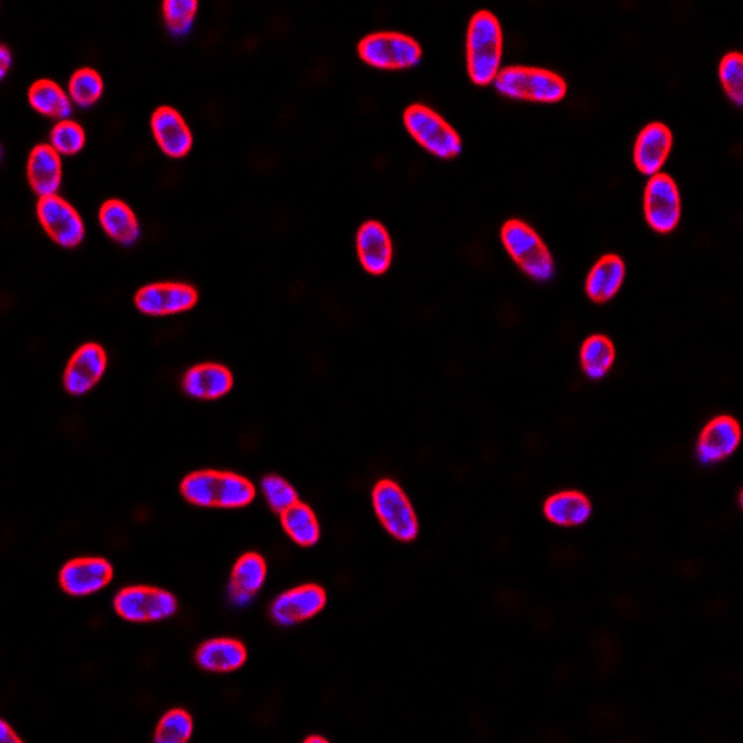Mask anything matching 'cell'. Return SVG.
Segmentation results:
<instances>
[{
  "mask_svg": "<svg viewBox=\"0 0 743 743\" xmlns=\"http://www.w3.org/2000/svg\"><path fill=\"white\" fill-rule=\"evenodd\" d=\"M404 123L407 133L427 153L443 161H452L462 155V136L435 110L427 109L424 104H411L404 112Z\"/></svg>",
  "mask_w": 743,
  "mask_h": 743,
  "instance_id": "cell-5",
  "label": "cell"
},
{
  "mask_svg": "<svg viewBox=\"0 0 743 743\" xmlns=\"http://www.w3.org/2000/svg\"><path fill=\"white\" fill-rule=\"evenodd\" d=\"M328 602V594L322 586L306 584L279 595L270 606V617L281 627H292L318 616Z\"/></svg>",
  "mask_w": 743,
  "mask_h": 743,
  "instance_id": "cell-12",
  "label": "cell"
},
{
  "mask_svg": "<svg viewBox=\"0 0 743 743\" xmlns=\"http://www.w3.org/2000/svg\"><path fill=\"white\" fill-rule=\"evenodd\" d=\"M543 513L553 525L572 528L588 523L594 504L580 491H559L545 502Z\"/></svg>",
  "mask_w": 743,
  "mask_h": 743,
  "instance_id": "cell-24",
  "label": "cell"
},
{
  "mask_svg": "<svg viewBox=\"0 0 743 743\" xmlns=\"http://www.w3.org/2000/svg\"><path fill=\"white\" fill-rule=\"evenodd\" d=\"M199 295L186 282H153L134 296V306L149 317H169L190 311L197 306Z\"/></svg>",
  "mask_w": 743,
  "mask_h": 743,
  "instance_id": "cell-11",
  "label": "cell"
},
{
  "mask_svg": "<svg viewBox=\"0 0 743 743\" xmlns=\"http://www.w3.org/2000/svg\"><path fill=\"white\" fill-rule=\"evenodd\" d=\"M616 363V347L605 334H594L586 339L580 350V364L589 380L599 381L608 375Z\"/></svg>",
  "mask_w": 743,
  "mask_h": 743,
  "instance_id": "cell-27",
  "label": "cell"
},
{
  "mask_svg": "<svg viewBox=\"0 0 743 743\" xmlns=\"http://www.w3.org/2000/svg\"><path fill=\"white\" fill-rule=\"evenodd\" d=\"M0 740L4 743H19L21 742V737L16 734V732H12V729L8 726V723H0Z\"/></svg>",
  "mask_w": 743,
  "mask_h": 743,
  "instance_id": "cell-36",
  "label": "cell"
},
{
  "mask_svg": "<svg viewBox=\"0 0 743 743\" xmlns=\"http://www.w3.org/2000/svg\"><path fill=\"white\" fill-rule=\"evenodd\" d=\"M194 721L186 710H169L162 715L155 731L156 743H185L192 737Z\"/></svg>",
  "mask_w": 743,
  "mask_h": 743,
  "instance_id": "cell-29",
  "label": "cell"
},
{
  "mask_svg": "<svg viewBox=\"0 0 743 743\" xmlns=\"http://www.w3.org/2000/svg\"><path fill=\"white\" fill-rule=\"evenodd\" d=\"M720 81L726 97L731 99L737 109L743 106V56L740 52H729L723 56L720 64Z\"/></svg>",
  "mask_w": 743,
  "mask_h": 743,
  "instance_id": "cell-31",
  "label": "cell"
},
{
  "mask_svg": "<svg viewBox=\"0 0 743 743\" xmlns=\"http://www.w3.org/2000/svg\"><path fill=\"white\" fill-rule=\"evenodd\" d=\"M233 374L224 364L203 363L186 372L183 391L196 400H218L231 391Z\"/></svg>",
  "mask_w": 743,
  "mask_h": 743,
  "instance_id": "cell-21",
  "label": "cell"
},
{
  "mask_svg": "<svg viewBox=\"0 0 743 743\" xmlns=\"http://www.w3.org/2000/svg\"><path fill=\"white\" fill-rule=\"evenodd\" d=\"M493 84L504 97L526 103H559L567 95V82L558 73L526 65L504 68Z\"/></svg>",
  "mask_w": 743,
  "mask_h": 743,
  "instance_id": "cell-3",
  "label": "cell"
},
{
  "mask_svg": "<svg viewBox=\"0 0 743 743\" xmlns=\"http://www.w3.org/2000/svg\"><path fill=\"white\" fill-rule=\"evenodd\" d=\"M742 443V426L734 416H715L703 427L698 441V460L703 465L729 460Z\"/></svg>",
  "mask_w": 743,
  "mask_h": 743,
  "instance_id": "cell-14",
  "label": "cell"
},
{
  "mask_svg": "<svg viewBox=\"0 0 743 743\" xmlns=\"http://www.w3.org/2000/svg\"><path fill=\"white\" fill-rule=\"evenodd\" d=\"M196 12L197 0H166L162 4V13H164L167 30L177 38L190 32Z\"/></svg>",
  "mask_w": 743,
  "mask_h": 743,
  "instance_id": "cell-32",
  "label": "cell"
},
{
  "mask_svg": "<svg viewBox=\"0 0 743 743\" xmlns=\"http://www.w3.org/2000/svg\"><path fill=\"white\" fill-rule=\"evenodd\" d=\"M375 515L394 539L415 541L419 537V519L405 491L394 479H380L372 491Z\"/></svg>",
  "mask_w": 743,
  "mask_h": 743,
  "instance_id": "cell-7",
  "label": "cell"
},
{
  "mask_svg": "<svg viewBox=\"0 0 743 743\" xmlns=\"http://www.w3.org/2000/svg\"><path fill=\"white\" fill-rule=\"evenodd\" d=\"M359 56L375 70L402 71L421 64L422 47L411 35L375 32L359 41Z\"/></svg>",
  "mask_w": 743,
  "mask_h": 743,
  "instance_id": "cell-6",
  "label": "cell"
},
{
  "mask_svg": "<svg viewBox=\"0 0 743 743\" xmlns=\"http://www.w3.org/2000/svg\"><path fill=\"white\" fill-rule=\"evenodd\" d=\"M504 35L495 13L476 12L467 30V70L476 86H489L502 70Z\"/></svg>",
  "mask_w": 743,
  "mask_h": 743,
  "instance_id": "cell-2",
  "label": "cell"
},
{
  "mask_svg": "<svg viewBox=\"0 0 743 743\" xmlns=\"http://www.w3.org/2000/svg\"><path fill=\"white\" fill-rule=\"evenodd\" d=\"M673 134L663 123H649L634 145V164L640 174L652 177L660 174L663 164L671 155Z\"/></svg>",
  "mask_w": 743,
  "mask_h": 743,
  "instance_id": "cell-17",
  "label": "cell"
},
{
  "mask_svg": "<svg viewBox=\"0 0 743 743\" xmlns=\"http://www.w3.org/2000/svg\"><path fill=\"white\" fill-rule=\"evenodd\" d=\"M35 213H38L43 231L49 235L52 242L65 249L81 246L84 233H86L84 221H82L81 214L76 213L75 207L65 202L64 197H40Z\"/></svg>",
  "mask_w": 743,
  "mask_h": 743,
  "instance_id": "cell-10",
  "label": "cell"
},
{
  "mask_svg": "<svg viewBox=\"0 0 743 743\" xmlns=\"http://www.w3.org/2000/svg\"><path fill=\"white\" fill-rule=\"evenodd\" d=\"M10 64H12V54H10V49L7 45L0 47V79L7 76L8 70H10Z\"/></svg>",
  "mask_w": 743,
  "mask_h": 743,
  "instance_id": "cell-35",
  "label": "cell"
},
{
  "mask_svg": "<svg viewBox=\"0 0 743 743\" xmlns=\"http://www.w3.org/2000/svg\"><path fill=\"white\" fill-rule=\"evenodd\" d=\"M260 491H262L268 506L271 507V512L279 513V515L295 506L296 502H300L298 501V491L287 479L277 476V474L265 476L260 482Z\"/></svg>",
  "mask_w": 743,
  "mask_h": 743,
  "instance_id": "cell-33",
  "label": "cell"
},
{
  "mask_svg": "<svg viewBox=\"0 0 743 743\" xmlns=\"http://www.w3.org/2000/svg\"><path fill=\"white\" fill-rule=\"evenodd\" d=\"M68 90H70L71 101H75V104H79L82 109H87V106L97 103L103 95V79L97 71L90 70V68L79 70L71 76Z\"/></svg>",
  "mask_w": 743,
  "mask_h": 743,
  "instance_id": "cell-30",
  "label": "cell"
},
{
  "mask_svg": "<svg viewBox=\"0 0 743 743\" xmlns=\"http://www.w3.org/2000/svg\"><path fill=\"white\" fill-rule=\"evenodd\" d=\"M312 742H320V743H326L328 740L326 737H320V736H309L306 740V743H312Z\"/></svg>",
  "mask_w": 743,
  "mask_h": 743,
  "instance_id": "cell-37",
  "label": "cell"
},
{
  "mask_svg": "<svg viewBox=\"0 0 743 743\" xmlns=\"http://www.w3.org/2000/svg\"><path fill=\"white\" fill-rule=\"evenodd\" d=\"M103 231L120 246H133L140 237V224L133 208L122 199H109L99 210Z\"/></svg>",
  "mask_w": 743,
  "mask_h": 743,
  "instance_id": "cell-25",
  "label": "cell"
},
{
  "mask_svg": "<svg viewBox=\"0 0 743 743\" xmlns=\"http://www.w3.org/2000/svg\"><path fill=\"white\" fill-rule=\"evenodd\" d=\"M114 578V567L103 558L71 559L59 575L60 588L71 597H87L106 588Z\"/></svg>",
  "mask_w": 743,
  "mask_h": 743,
  "instance_id": "cell-13",
  "label": "cell"
},
{
  "mask_svg": "<svg viewBox=\"0 0 743 743\" xmlns=\"http://www.w3.org/2000/svg\"><path fill=\"white\" fill-rule=\"evenodd\" d=\"M627 266L619 255L608 254L595 262L586 279V292L595 303H608L621 290Z\"/></svg>",
  "mask_w": 743,
  "mask_h": 743,
  "instance_id": "cell-22",
  "label": "cell"
},
{
  "mask_svg": "<svg viewBox=\"0 0 743 743\" xmlns=\"http://www.w3.org/2000/svg\"><path fill=\"white\" fill-rule=\"evenodd\" d=\"M502 244L513 262L534 281H550L556 271L553 254L530 225L520 219H509L502 225Z\"/></svg>",
  "mask_w": 743,
  "mask_h": 743,
  "instance_id": "cell-4",
  "label": "cell"
},
{
  "mask_svg": "<svg viewBox=\"0 0 743 743\" xmlns=\"http://www.w3.org/2000/svg\"><path fill=\"white\" fill-rule=\"evenodd\" d=\"M281 525L300 547H314L320 541L317 515L303 502H296L295 506L281 513Z\"/></svg>",
  "mask_w": 743,
  "mask_h": 743,
  "instance_id": "cell-28",
  "label": "cell"
},
{
  "mask_svg": "<svg viewBox=\"0 0 743 743\" xmlns=\"http://www.w3.org/2000/svg\"><path fill=\"white\" fill-rule=\"evenodd\" d=\"M84 144H86V133L79 123L64 120L52 127L51 145L59 151L60 155H76L81 153Z\"/></svg>",
  "mask_w": 743,
  "mask_h": 743,
  "instance_id": "cell-34",
  "label": "cell"
},
{
  "mask_svg": "<svg viewBox=\"0 0 743 743\" xmlns=\"http://www.w3.org/2000/svg\"><path fill=\"white\" fill-rule=\"evenodd\" d=\"M359 260L364 270L372 276H383L392 265L391 235L380 221H364L359 227L358 238Z\"/></svg>",
  "mask_w": 743,
  "mask_h": 743,
  "instance_id": "cell-18",
  "label": "cell"
},
{
  "mask_svg": "<svg viewBox=\"0 0 743 743\" xmlns=\"http://www.w3.org/2000/svg\"><path fill=\"white\" fill-rule=\"evenodd\" d=\"M151 128L156 144L169 158H183L194 145V136L185 120L172 106H161L153 112Z\"/></svg>",
  "mask_w": 743,
  "mask_h": 743,
  "instance_id": "cell-16",
  "label": "cell"
},
{
  "mask_svg": "<svg viewBox=\"0 0 743 743\" xmlns=\"http://www.w3.org/2000/svg\"><path fill=\"white\" fill-rule=\"evenodd\" d=\"M29 185L38 197L56 196L62 185V161L52 145H35L27 164Z\"/></svg>",
  "mask_w": 743,
  "mask_h": 743,
  "instance_id": "cell-19",
  "label": "cell"
},
{
  "mask_svg": "<svg viewBox=\"0 0 743 743\" xmlns=\"http://www.w3.org/2000/svg\"><path fill=\"white\" fill-rule=\"evenodd\" d=\"M106 364H109V358H106L103 347H99L95 342L82 344L73 353V358L68 363V369H65V391L73 396H82V394L92 391L106 372Z\"/></svg>",
  "mask_w": 743,
  "mask_h": 743,
  "instance_id": "cell-15",
  "label": "cell"
},
{
  "mask_svg": "<svg viewBox=\"0 0 743 743\" xmlns=\"http://www.w3.org/2000/svg\"><path fill=\"white\" fill-rule=\"evenodd\" d=\"M114 610L125 621L155 622L174 617L179 610V602L164 589L131 586L116 595Z\"/></svg>",
  "mask_w": 743,
  "mask_h": 743,
  "instance_id": "cell-8",
  "label": "cell"
},
{
  "mask_svg": "<svg viewBox=\"0 0 743 743\" xmlns=\"http://www.w3.org/2000/svg\"><path fill=\"white\" fill-rule=\"evenodd\" d=\"M268 565L257 553H248L237 559L229 582V599L235 606H246L265 586Z\"/></svg>",
  "mask_w": 743,
  "mask_h": 743,
  "instance_id": "cell-20",
  "label": "cell"
},
{
  "mask_svg": "<svg viewBox=\"0 0 743 743\" xmlns=\"http://www.w3.org/2000/svg\"><path fill=\"white\" fill-rule=\"evenodd\" d=\"M180 493L194 506L221 509L249 506L257 495L248 478L221 471H197L188 474L180 484Z\"/></svg>",
  "mask_w": 743,
  "mask_h": 743,
  "instance_id": "cell-1",
  "label": "cell"
},
{
  "mask_svg": "<svg viewBox=\"0 0 743 743\" xmlns=\"http://www.w3.org/2000/svg\"><path fill=\"white\" fill-rule=\"evenodd\" d=\"M29 101L41 116L52 117L64 122L73 112L71 97L54 81L41 79L35 81L29 90Z\"/></svg>",
  "mask_w": 743,
  "mask_h": 743,
  "instance_id": "cell-26",
  "label": "cell"
},
{
  "mask_svg": "<svg viewBox=\"0 0 743 743\" xmlns=\"http://www.w3.org/2000/svg\"><path fill=\"white\" fill-rule=\"evenodd\" d=\"M248 660L244 643L231 638H216L197 647L196 662L210 673H231L242 668Z\"/></svg>",
  "mask_w": 743,
  "mask_h": 743,
  "instance_id": "cell-23",
  "label": "cell"
},
{
  "mask_svg": "<svg viewBox=\"0 0 743 743\" xmlns=\"http://www.w3.org/2000/svg\"><path fill=\"white\" fill-rule=\"evenodd\" d=\"M643 210L647 224L658 235H669L679 227L682 203L679 186L673 177H669L668 174L652 175L646 186Z\"/></svg>",
  "mask_w": 743,
  "mask_h": 743,
  "instance_id": "cell-9",
  "label": "cell"
}]
</instances>
